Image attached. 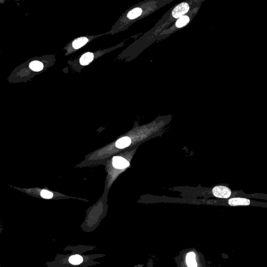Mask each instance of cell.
Masks as SVG:
<instances>
[{
    "label": "cell",
    "instance_id": "1",
    "mask_svg": "<svg viewBox=\"0 0 267 267\" xmlns=\"http://www.w3.org/2000/svg\"><path fill=\"white\" fill-rule=\"evenodd\" d=\"M223 203L227 206H263V203L261 202L255 201L250 200L245 197H233L231 198L224 199Z\"/></svg>",
    "mask_w": 267,
    "mask_h": 267
},
{
    "label": "cell",
    "instance_id": "2",
    "mask_svg": "<svg viewBox=\"0 0 267 267\" xmlns=\"http://www.w3.org/2000/svg\"><path fill=\"white\" fill-rule=\"evenodd\" d=\"M189 10V6L186 3H182L177 6L172 12L173 16L174 18H178L185 14Z\"/></svg>",
    "mask_w": 267,
    "mask_h": 267
},
{
    "label": "cell",
    "instance_id": "3",
    "mask_svg": "<svg viewBox=\"0 0 267 267\" xmlns=\"http://www.w3.org/2000/svg\"><path fill=\"white\" fill-rule=\"evenodd\" d=\"M113 165L117 169H123L128 167L130 164L124 158L121 157H114L113 158Z\"/></svg>",
    "mask_w": 267,
    "mask_h": 267
},
{
    "label": "cell",
    "instance_id": "4",
    "mask_svg": "<svg viewBox=\"0 0 267 267\" xmlns=\"http://www.w3.org/2000/svg\"><path fill=\"white\" fill-rule=\"evenodd\" d=\"M186 261L188 267H197V263L194 252H189L186 256Z\"/></svg>",
    "mask_w": 267,
    "mask_h": 267
},
{
    "label": "cell",
    "instance_id": "5",
    "mask_svg": "<svg viewBox=\"0 0 267 267\" xmlns=\"http://www.w3.org/2000/svg\"><path fill=\"white\" fill-rule=\"evenodd\" d=\"M131 143V139L128 137H124L119 139L116 143V146L118 148L123 149L130 146Z\"/></svg>",
    "mask_w": 267,
    "mask_h": 267
},
{
    "label": "cell",
    "instance_id": "6",
    "mask_svg": "<svg viewBox=\"0 0 267 267\" xmlns=\"http://www.w3.org/2000/svg\"><path fill=\"white\" fill-rule=\"evenodd\" d=\"M93 59V54L90 52L86 53L81 56L80 59V63L82 65L89 64Z\"/></svg>",
    "mask_w": 267,
    "mask_h": 267
},
{
    "label": "cell",
    "instance_id": "7",
    "mask_svg": "<svg viewBox=\"0 0 267 267\" xmlns=\"http://www.w3.org/2000/svg\"><path fill=\"white\" fill-rule=\"evenodd\" d=\"M88 41V39L86 37L79 38L75 40L73 42V46L75 49H78L83 46Z\"/></svg>",
    "mask_w": 267,
    "mask_h": 267
},
{
    "label": "cell",
    "instance_id": "8",
    "mask_svg": "<svg viewBox=\"0 0 267 267\" xmlns=\"http://www.w3.org/2000/svg\"><path fill=\"white\" fill-rule=\"evenodd\" d=\"M141 13H142V9L141 8H136L128 13L127 17H128V19H136V18L139 16L140 15H141Z\"/></svg>",
    "mask_w": 267,
    "mask_h": 267
},
{
    "label": "cell",
    "instance_id": "9",
    "mask_svg": "<svg viewBox=\"0 0 267 267\" xmlns=\"http://www.w3.org/2000/svg\"><path fill=\"white\" fill-rule=\"evenodd\" d=\"M43 67V65L42 63L39 61H37L32 62V63H30L29 64L30 69H32V70H33V71H37V72L42 70Z\"/></svg>",
    "mask_w": 267,
    "mask_h": 267
},
{
    "label": "cell",
    "instance_id": "10",
    "mask_svg": "<svg viewBox=\"0 0 267 267\" xmlns=\"http://www.w3.org/2000/svg\"><path fill=\"white\" fill-rule=\"evenodd\" d=\"M83 258L82 257V256L78 255L71 256L69 259V262L71 264L75 265H77L80 264L83 262Z\"/></svg>",
    "mask_w": 267,
    "mask_h": 267
},
{
    "label": "cell",
    "instance_id": "11",
    "mask_svg": "<svg viewBox=\"0 0 267 267\" xmlns=\"http://www.w3.org/2000/svg\"><path fill=\"white\" fill-rule=\"evenodd\" d=\"M189 17L186 16H184L178 19V21L176 22V26L178 28H181L185 26L189 22Z\"/></svg>",
    "mask_w": 267,
    "mask_h": 267
},
{
    "label": "cell",
    "instance_id": "12",
    "mask_svg": "<svg viewBox=\"0 0 267 267\" xmlns=\"http://www.w3.org/2000/svg\"><path fill=\"white\" fill-rule=\"evenodd\" d=\"M41 196L46 199H50L53 197V194L47 190H42L41 191Z\"/></svg>",
    "mask_w": 267,
    "mask_h": 267
}]
</instances>
